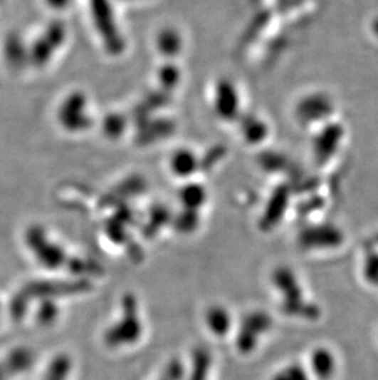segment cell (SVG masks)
I'll list each match as a JSON object with an SVG mask.
<instances>
[{
    "mask_svg": "<svg viewBox=\"0 0 378 380\" xmlns=\"http://www.w3.org/2000/svg\"><path fill=\"white\" fill-rule=\"evenodd\" d=\"M337 368L335 357L328 349H320L312 356V369L320 379H330Z\"/></svg>",
    "mask_w": 378,
    "mask_h": 380,
    "instance_id": "obj_1",
    "label": "cell"
},
{
    "mask_svg": "<svg viewBox=\"0 0 378 380\" xmlns=\"http://www.w3.org/2000/svg\"><path fill=\"white\" fill-rule=\"evenodd\" d=\"M210 322H211V327H213L215 332H224L226 330L227 327V317L226 314L221 312L220 309L211 312L210 313Z\"/></svg>",
    "mask_w": 378,
    "mask_h": 380,
    "instance_id": "obj_2",
    "label": "cell"
},
{
    "mask_svg": "<svg viewBox=\"0 0 378 380\" xmlns=\"http://www.w3.org/2000/svg\"><path fill=\"white\" fill-rule=\"evenodd\" d=\"M276 380H308L306 376L300 368H290L283 371L280 376H276Z\"/></svg>",
    "mask_w": 378,
    "mask_h": 380,
    "instance_id": "obj_3",
    "label": "cell"
}]
</instances>
